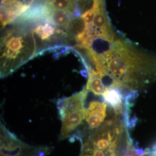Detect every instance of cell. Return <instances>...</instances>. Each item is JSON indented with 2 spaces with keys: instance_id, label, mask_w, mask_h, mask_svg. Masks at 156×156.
I'll return each instance as SVG.
<instances>
[{
  "instance_id": "obj_1",
  "label": "cell",
  "mask_w": 156,
  "mask_h": 156,
  "mask_svg": "<svg viewBox=\"0 0 156 156\" xmlns=\"http://www.w3.org/2000/svg\"><path fill=\"white\" fill-rule=\"evenodd\" d=\"M87 90L66 98L58 103V114L62 122L59 140H71L83 122Z\"/></svg>"
},
{
  "instance_id": "obj_2",
  "label": "cell",
  "mask_w": 156,
  "mask_h": 156,
  "mask_svg": "<svg viewBox=\"0 0 156 156\" xmlns=\"http://www.w3.org/2000/svg\"><path fill=\"white\" fill-rule=\"evenodd\" d=\"M91 0H45L46 5L56 10L62 11L72 15L78 16L82 12L89 11Z\"/></svg>"
}]
</instances>
